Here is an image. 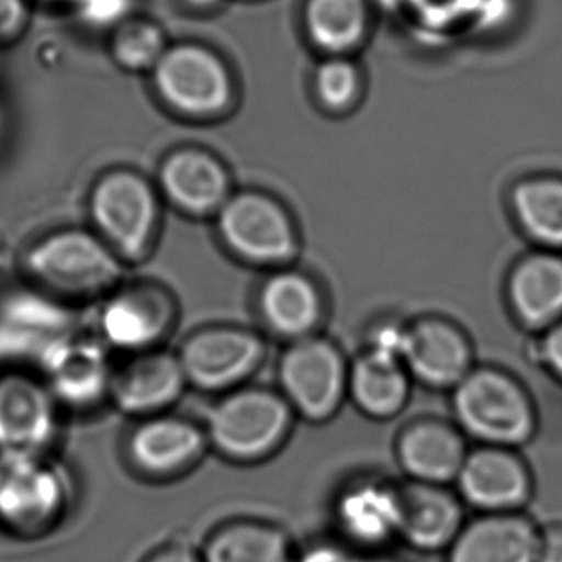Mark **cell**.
<instances>
[{"instance_id": "cell-3", "label": "cell", "mask_w": 562, "mask_h": 562, "mask_svg": "<svg viewBox=\"0 0 562 562\" xmlns=\"http://www.w3.org/2000/svg\"><path fill=\"white\" fill-rule=\"evenodd\" d=\"M70 498L68 473L50 453L0 452V528L24 536L48 531Z\"/></svg>"}, {"instance_id": "cell-2", "label": "cell", "mask_w": 562, "mask_h": 562, "mask_svg": "<svg viewBox=\"0 0 562 562\" xmlns=\"http://www.w3.org/2000/svg\"><path fill=\"white\" fill-rule=\"evenodd\" d=\"M159 190L136 170L114 169L94 182L88 200L93 229L126 265L149 258L160 223Z\"/></svg>"}, {"instance_id": "cell-13", "label": "cell", "mask_w": 562, "mask_h": 562, "mask_svg": "<svg viewBox=\"0 0 562 562\" xmlns=\"http://www.w3.org/2000/svg\"><path fill=\"white\" fill-rule=\"evenodd\" d=\"M187 386L179 355L156 348L131 355L126 364L114 368L108 400L120 413L143 419L169 413Z\"/></svg>"}, {"instance_id": "cell-23", "label": "cell", "mask_w": 562, "mask_h": 562, "mask_svg": "<svg viewBox=\"0 0 562 562\" xmlns=\"http://www.w3.org/2000/svg\"><path fill=\"white\" fill-rule=\"evenodd\" d=\"M304 24L308 37L322 50H350L367 34V0H305Z\"/></svg>"}, {"instance_id": "cell-6", "label": "cell", "mask_w": 562, "mask_h": 562, "mask_svg": "<svg viewBox=\"0 0 562 562\" xmlns=\"http://www.w3.org/2000/svg\"><path fill=\"white\" fill-rule=\"evenodd\" d=\"M177 321V304L157 282L120 284L106 295L98 330L110 350L137 355L160 348Z\"/></svg>"}, {"instance_id": "cell-32", "label": "cell", "mask_w": 562, "mask_h": 562, "mask_svg": "<svg viewBox=\"0 0 562 562\" xmlns=\"http://www.w3.org/2000/svg\"><path fill=\"white\" fill-rule=\"evenodd\" d=\"M541 351L549 370L562 381V321L549 327Z\"/></svg>"}, {"instance_id": "cell-12", "label": "cell", "mask_w": 562, "mask_h": 562, "mask_svg": "<svg viewBox=\"0 0 562 562\" xmlns=\"http://www.w3.org/2000/svg\"><path fill=\"white\" fill-rule=\"evenodd\" d=\"M209 446L193 420L162 413L137 419L126 440L131 467L150 479H169L192 469Z\"/></svg>"}, {"instance_id": "cell-5", "label": "cell", "mask_w": 562, "mask_h": 562, "mask_svg": "<svg viewBox=\"0 0 562 562\" xmlns=\"http://www.w3.org/2000/svg\"><path fill=\"white\" fill-rule=\"evenodd\" d=\"M289 426L285 404L262 390L226 394L206 417V439L222 456L256 460L281 442Z\"/></svg>"}, {"instance_id": "cell-33", "label": "cell", "mask_w": 562, "mask_h": 562, "mask_svg": "<svg viewBox=\"0 0 562 562\" xmlns=\"http://www.w3.org/2000/svg\"><path fill=\"white\" fill-rule=\"evenodd\" d=\"M144 562H203V559L186 542H170L156 549Z\"/></svg>"}, {"instance_id": "cell-36", "label": "cell", "mask_w": 562, "mask_h": 562, "mask_svg": "<svg viewBox=\"0 0 562 562\" xmlns=\"http://www.w3.org/2000/svg\"><path fill=\"white\" fill-rule=\"evenodd\" d=\"M55 2H67V4H74L75 0H55Z\"/></svg>"}, {"instance_id": "cell-29", "label": "cell", "mask_w": 562, "mask_h": 562, "mask_svg": "<svg viewBox=\"0 0 562 562\" xmlns=\"http://www.w3.org/2000/svg\"><path fill=\"white\" fill-rule=\"evenodd\" d=\"M360 90L357 68L344 58L325 61L315 75L318 100L328 110L340 111L350 106Z\"/></svg>"}, {"instance_id": "cell-9", "label": "cell", "mask_w": 562, "mask_h": 562, "mask_svg": "<svg viewBox=\"0 0 562 562\" xmlns=\"http://www.w3.org/2000/svg\"><path fill=\"white\" fill-rule=\"evenodd\" d=\"M216 225L229 251L258 265L285 261L297 245L288 213L261 193L229 196L216 213Z\"/></svg>"}, {"instance_id": "cell-21", "label": "cell", "mask_w": 562, "mask_h": 562, "mask_svg": "<svg viewBox=\"0 0 562 562\" xmlns=\"http://www.w3.org/2000/svg\"><path fill=\"white\" fill-rule=\"evenodd\" d=\"M400 457L411 475L430 485L456 479L465 460L460 437L449 427L432 423L404 434Z\"/></svg>"}, {"instance_id": "cell-15", "label": "cell", "mask_w": 562, "mask_h": 562, "mask_svg": "<svg viewBox=\"0 0 562 562\" xmlns=\"http://www.w3.org/2000/svg\"><path fill=\"white\" fill-rule=\"evenodd\" d=\"M281 378L294 406L311 419L330 416L344 394V361L327 341L294 345L282 360Z\"/></svg>"}, {"instance_id": "cell-27", "label": "cell", "mask_w": 562, "mask_h": 562, "mask_svg": "<svg viewBox=\"0 0 562 562\" xmlns=\"http://www.w3.org/2000/svg\"><path fill=\"white\" fill-rule=\"evenodd\" d=\"M401 498L376 486L348 493L341 503V519L355 538L380 541L400 531Z\"/></svg>"}, {"instance_id": "cell-17", "label": "cell", "mask_w": 562, "mask_h": 562, "mask_svg": "<svg viewBox=\"0 0 562 562\" xmlns=\"http://www.w3.org/2000/svg\"><path fill=\"white\" fill-rule=\"evenodd\" d=\"M539 535L528 519L495 515L453 539L450 562H538Z\"/></svg>"}, {"instance_id": "cell-19", "label": "cell", "mask_w": 562, "mask_h": 562, "mask_svg": "<svg viewBox=\"0 0 562 562\" xmlns=\"http://www.w3.org/2000/svg\"><path fill=\"white\" fill-rule=\"evenodd\" d=\"M509 297L516 314L531 327H551L562 321V259L536 255L513 272Z\"/></svg>"}, {"instance_id": "cell-35", "label": "cell", "mask_w": 562, "mask_h": 562, "mask_svg": "<svg viewBox=\"0 0 562 562\" xmlns=\"http://www.w3.org/2000/svg\"><path fill=\"white\" fill-rule=\"evenodd\" d=\"M183 5L187 8L195 9V11H209V9L220 5L222 0H182Z\"/></svg>"}, {"instance_id": "cell-24", "label": "cell", "mask_w": 562, "mask_h": 562, "mask_svg": "<svg viewBox=\"0 0 562 562\" xmlns=\"http://www.w3.org/2000/svg\"><path fill=\"white\" fill-rule=\"evenodd\" d=\"M350 386L358 406L374 417L397 413L407 396L406 374L400 361L373 351L358 361Z\"/></svg>"}, {"instance_id": "cell-1", "label": "cell", "mask_w": 562, "mask_h": 562, "mask_svg": "<svg viewBox=\"0 0 562 562\" xmlns=\"http://www.w3.org/2000/svg\"><path fill=\"white\" fill-rule=\"evenodd\" d=\"M126 266L94 229H58L25 252L27 274L64 297L110 294L123 284Z\"/></svg>"}, {"instance_id": "cell-20", "label": "cell", "mask_w": 562, "mask_h": 562, "mask_svg": "<svg viewBox=\"0 0 562 562\" xmlns=\"http://www.w3.org/2000/svg\"><path fill=\"white\" fill-rule=\"evenodd\" d=\"M400 498V532L411 544L419 549L442 548L459 535V505L442 490L424 483Z\"/></svg>"}, {"instance_id": "cell-18", "label": "cell", "mask_w": 562, "mask_h": 562, "mask_svg": "<svg viewBox=\"0 0 562 562\" xmlns=\"http://www.w3.org/2000/svg\"><path fill=\"white\" fill-rule=\"evenodd\" d=\"M403 360L424 383L450 386L467 376L469 345L452 325L423 322L407 330Z\"/></svg>"}, {"instance_id": "cell-10", "label": "cell", "mask_w": 562, "mask_h": 562, "mask_svg": "<svg viewBox=\"0 0 562 562\" xmlns=\"http://www.w3.org/2000/svg\"><path fill=\"white\" fill-rule=\"evenodd\" d=\"M60 403L41 376H0V452L50 453L60 434Z\"/></svg>"}, {"instance_id": "cell-28", "label": "cell", "mask_w": 562, "mask_h": 562, "mask_svg": "<svg viewBox=\"0 0 562 562\" xmlns=\"http://www.w3.org/2000/svg\"><path fill=\"white\" fill-rule=\"evenodd\" d=\"M167 48L166 32L157 22L133 15L113 29L110 38L111 58L127 74H150Z\"/></svg>"}, {"instance_id": "cell-34", "label": "cell", "mask_w": 562, "mask_h": 562, "mask_svg": "<svg viewBox=\"0 0 562 562\" xmlns=\"http://www.w3.org/2000/svg\"><path fill=\"white\" fill-rule=\"evenodd\" d=\"M538 562H562V525L549 526L539 535Z\"/></svg>"}, {"instance_id": "cell-7", "label": "cell", "mask_w": 562, "mask_h": 562, "mask_svg": "<svg viewBox=\"0 0 562 562\" xmlns=\"http://www.w3.org/2000/svg\"><path fill=\"white\" fill-rule=\"evenodd\" d=\"M457 417L472 436L492 443H519L531 436L535 414L525 391L505 374L479 371L457 384Z\"/></svg>"}, {"instance_id": "cell-4", "label": "cell", "mask_w": 562, "mask_h": 562, "mask_svg": "<svg viewBox=\"0 0 562 562\" xmlns=\"http://www.w3.org/2000/svg\"><path fill=\"white\" fill-rule=\"evenodd\" d=\"M153 87L172 113L189 120H210L228 110L235 94L222 57L205 45H169L153 71Z\"/></svg>"}, {"instance_id": "cell-14", "label": "cell", "mask_w": 562, "mask_h": 562, "mask_svg": "<svg viewBox=\"0 0 562 562\" xmlns=\"http://www.w3.org/2000/svg\"><path fill=\"white\" fill-rule=\"evenodd\" d=\"M160 195L186 215H216L229 199V176L222 160L200 147H180L164 157L157 173Z\"/></svg>"}, {"instance_id": "cell-11", "label": "cell", "mask_w": 562, "mask_h": 562, "mask_svg": "<svg viewBox=\"0 0 562 562\" xmlns=\"http://www.w3.org/2000/svg\"><path fill=\"white\" fill-rule=\"evenodd\" d=\"M177 355L190 386L226 391L256 370L262 344L256 335L238 328H206L190 335Z\"/></svg>"}, {"instance_id": "cell-8", "label": "cell", "mask_w": 562, "mask_h": 562, "mask_svg": "<svg viewBox=\"0 0 562 562\" xmlns=\"http://www.w3.org/2000/svg\"><path fill=\"white\" fill-rule=\"evenodd\" d=\"M38 376L61 407L88 409L110 397L114 367L98 338L64 331L38 351Z\"/></svg>"}, {"instance_id": "cell-26", "label": "cell", "mask_w": 562, "mask_h": 562, "mask_svg": "<svg viewBox=\"0 0 562 562\" xmlns=\"http://www.w3.org/2000/svg\"><path fill=\"white\" fill-rule=\"evenodd\" d=\"M518 222L536 241L562 246V180L531 179L519 183L513 193Z\"/></svg>"}, {"instance_id": "cell-31", "label": "cell", "mask_w": 562, "mask_h": 562, "mask_svg": "<svg viewBox=\"0 0 562 562\" xmlns=\"http://www.w3.org/2000/svg\"><path fill=\"white\" fill-rule=\"evenodd\" d=\"M29 0H0V44L12 42L27 27Z\"/></svg>"}, {"instance_id": "cell-16", "label": "cell", "mask_w": 562, "mask_h": 562, "mask_svg": "<svg viewBox=\"0 0 562 562\" xmlns=\"http://www.w3.org/2000/svg\"><path fill=\"white\" fill-rule=\"evenodd\" d=\"M463 496L490 512H505L521 505L529 495L525 465L512 453L498 449L479 450L465 457L457 475Z\"/></svg>"}, {"instance_id": "cell-22", "label": "cell", "mask_w": 562, "mask_h": 562, "mask_svg": "<svg viewBox=\"0 0 562 562\" xmlns=\"http://www.w3.org/2000/svg\"><path fill=\"white\" fill-rule=\"evenodd\" d=\"M266 324L288 337H301L321 317V297L311 281L295 272H282L266 282L261 292Z\"/></svg>"}, {"instance_id": "cell-25", "label": "cell", "mask_w": 562, "mask_h": 562, "mask_svg": "<svg viewBox=\"0 0 562 562\" xmlns=\"http://www.w3.org/2000/svg\"><path fill=\"white\" fill-rule=\"evenodd\" d=\"M203 562H291L284 538L258 522H235L210 536Z\"/></svg>"}, {"instance_id": "cell-30", "label": "cell", "mask_w": 562, "mask_h": 562, "mask_svg": "<svg viewBox=\"0 0 562 562\" xmlns=\"http://www.w3.org/2000/svg\"><path fill=\"white\" fill-rule=\"evenodd\" d=\"M71 5L88 27L113 31L131 18L134 0H75Z\"/></svg>"}]
</instances>
